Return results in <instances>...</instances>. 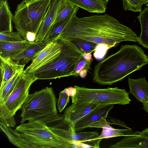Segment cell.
<instances>
[{
  "instance_id": "obj_10",
  "label": "cell",
  "mask_w": 148,
  "mask_h": 148,
  "mask_svg": "<svg viewBox=\"0 0 148 148\" xmlns=\"http://www.w3.org/2000/svg\"><path fill=\"white\" fill-rule=\"evenodd\" d=\"M110 148H148V127L141 132L130 129L123 139L109 147Z\"/></svg>"
},
{
  "instance_id": "obj_4",
  "label": "cell",
  "mask_w": 148,
  "mask_h": 148,
  "mask_svg": "<svg viewBox=\"0 0 148 148\" xmlns=\"http://www.w3.org/2000/svg\"><path fill=\"white\" fill-rule=\"evenodd\" d=\"M13 130L27 148H77L73 142L58 135L40 120L21 123Z\"/></svg>"
},
{
  "instance_id": "obj_25",
  "label": "cell",
  "mask_w": 148,
  "mask_h": 148,
  "mask_svg": "<svg viewBox=\"0 0 148 148\" xmlns=\"http://www.w3.org/2000/svg\"><path fill=\"white\" fill-rule=\"evenodd\" d=\"M77 6L69 0H60L54 23L64 19Z\"/></svg>"
},
{
  "instance_id": "obj_6",
  "label": "cell",
  "mask_w": 148,
  "mask_h": 148,
  "mask_svg": "<svg viewBox=\"0 0 148 148\" xmlns=\"http://www.w3.org/2000/svg\"><path fill=\"white\" fill-rule=\"evenodd\" d=\"M56 102L57 99L51 87H47L29 94L21 109V123L57 114Z\"/></svg>"
},
{
  "instance_id": "obj_31",
  "label": "cell",
  "mask_w": 148,
  "mask_h": 148,
  "mask_svg": "<svg viewBox=\"0 0 148 148\" xmlns=\"http://www.w3.org/2000/svg\"><path fill=\"white\" fill-rule=\"evenodd\" d=\"M92 60H88L82 58L78 63L75 70L72 75L78 76L80 71L83 70H88L90 67Z\"/></svg>"
},
{
  "instance_id": "obj_34",
  "label": "cell",
  "mask_w": 148,
  "mask_h": 148,
  "mask_svg": "<svg viewBox=\"0 0 148 148\" xmlns=\"http://www.w3.org/2000/svg\"><path fill=\"white\" fill-rule=\"evenodd\" d=\"M88 71L86 70H83L80 72L79 75L82 78H84L87 74Z\"/></svg>"
},
{
  "instance_id": "obj_3",
  "label": "cell",
  "mask_w": 148,
  "mask_h": 148,
  "mask_svg": "<svg viewBox=\"0 0 148 148\" xmlns=\"http://www.w3.org/2000/svg\"><path fill=\"white\" fill-rule=\"evenodd\" d=\"M60 38L62 47L58 56L37 69L23 74L36 80L56 79L72 75L84 53L72 41Z\"/></svg>"
},
{
  "instance_id": "obj_11",
  "label": "cell",
  "mask_w": 148,
  "mask_h": 148,
  "mask_svg": "<svg viewBox=\"0 0 148 148\" xmlns=\"http://www.w3.org/2000/svg\"><path fill=\"white\" fill-rule=\"evenodd\" d=\"M114 105L111 104L100 106L91 111L74 124L75 132L80 131L102 119L106 118Z\"/></svg>"
},
{
  "instance_id": "obj_19",
  "label": "cell",
  "mask_w": 148,
  "mask_h": 148,
  "mask_svg": "<svg viewBox=\"0 0 148 148\" xmlns=\"http://www.w3.org/2000/svg\"><path fill=\"white\" fill-rule=\"evenodd\" d=\"M106 118L102 119L91 125L89 127H99L102 129V132L97 139L102 140L104 138H110L124 136L125 134L131 128L128 129H115L110 125V123L108 122Z\"/></svg>"
},
{
  "instance_id": "obj_5",
  "label": "cell",
  "mask_w": 148,
  "mask_h": 148,
  "mask_svg": "<svg viewBox=\"0 0 148 148\" xmlns=\"http://www.w3.org/2000/svg\"><path fill=\"white\" fill-rule=\"evenodd\" d=\"M51 0H23L17 6L12 21L15 27L26 40L28 32L37 35Z\"/></svg>"
},
{
  "instance_id": "obj_24",
  "label": "cell",
  "mask_w": 148,
  "mask_h": 148,
  "mask_svg": "<svg viewBox=\"0 0 148 148\" xmlns=\"http://www.w3.org/2000/svg\"><path fill=\"white\" fill-rule=\"evenodd\" d=\"M24 70L18 72L8 81L3 88L0 91V106L6 100L9 96L13 91L19 80Z\"/></svg>"
},
{
  "instance_id": "obj_32",
  "label": "cell",
  "mask_w": 148,
  "mask_h": 148,
  "mask_svg": "<svg viewBox=\"0 0 148 148\" xmlns=\"http://www.w3.org/2000/svg\"><path fill=\"white\" fill-rule=\"evenodd\" d=\"M110 48L104 44H97L94 50L93 56L97 60L102 59L105 55L107 51Z\"/></svg>"
},
{
  "instance_id": "obj_13",
  "label": "cell",
  "mask_w": 148,
  "mask_h": 148,
  "mask_svg": "<svg viewBox=\"0 0 148 148\" xmlns=\"http://www.w3.org/2000/svg\"><path fill=\"white\" fill-rule=\"evenodd\" d=\"M60 0H51L46 14L37 34L35 41H44L54 23Z\"/></svg>"
},
{
  "instance_id": "obj_14",
  "label": "cell",
  "mask_w": 148,
  "mask_h": 148,
  "mask_svg": "<svg viewBox=\"0 0 148 148\" xmlns=\"http://www.w3.org/2000/svg\"><path fill=\"white\" fill-rule=\"evenodd\" d=\"M47 44L44 41H35L20 53L8 59L15 64L25 65L32 60Z\"/></svg>"
},
{
  "instance_id": "obj_7",
  "label": "cell",
  "mask_w": 148,
  "mask_h": 148,
  "mask_svg": "<svg viewBox=\"0 0 148 148\" xmlns=\"http://www.w3.org/2000/svg\"><path fill=\"white\" fill-rule=\"evenodd\" d=\"M74 88L75 92L71 96L72 103L86 102L100 106L125 105L131 101L128 93L125 89L117 87L92 89L76 86Z\"/></svg>"
},
{
  "instance_id": "obj_18",
  "label": "cell",
  "mask_w": 148,
  "mask_h": 148,
  "mask_svg": "<svg viewBox=\"0 0 148 148\" xmlns=\"http://www.w3.org/2000/svg\"><path fill=\"white\" fill-rule=\"evenodd\" d=\"M33 42L26 40L13 42L0 41V57L9 59L20 53Z\"/></svg>"
},
{
  "instance_id": "obj_20",
  "label": "cell",
  "mask_w": 148,
  "mask_h": 148,
  "mask_svg": "<svg viewBox=\"0 0 148 148\" xmlns=\"http://www.w3.org/2000/svg\"><path fill=\"white\" fill-rule=\"evenodd\" d=\"M73 5L92 13L105 12L107 3L104 0H69Z\"/></svg>"
},
{
  "instance_id": "obj_1",
  "label": "cell",
  "mask_w": 148,
  "mask_h": 148,
  "mask_svg": "<svg viewBox=\"0 0 148 148\" xmlns=\"http://www.w3.org/2000/svg\"><path fill=\"white\" fill-rule=\"evenodd\" d=\"M58 38L104 44L110 48L124 41H138V37L131 29L107 14L82 18L75 15Z\"/></svg>"
},
{
  "instance_id": "obj_30",
  "label": "cell",
  "mask_w": 148,
  "mask_h": 148,
  "mask_svg": "<svg viewBox=\"0 0 148 148\" xmlns=\"http://www.w3.org/2000/svg\"><path fill=\"white\" fill-rule=\"evenodd\" d=\"M70 95L67 92L66 88L59 93L57 108L60 112H61L69 102Z\"/></svg>"
},
{
  "instance_id": "obj_16",
  "label": "cell",
  "mask_w": 148,
  "mask_h": 148,
  "mask_svg": "<svg viewBox=\"0 0 148 148\" xmlns=\"http://www.w3.org/2000/svg\"><path fill=\"white\" fill-rule=\"evenodd\" d=\"M0 62L1 91L18 72L24 69L25 65L15 64L0 57Z\"/></svg>"
},
{
  "instance_id": "obj_36",
  "label": "cell",
  "mask_w": 148,
  "mask_h": 148,
  "mask_svg": "<svg viewBox=\"0 0 148 148\" xmlns=\"http://www.w3.org/2000/svg\"><path fill=\"white\" fill-rule=\"evenodd\" d=\"M144 109L148 113V102L142 103Z\"/></svg>"
},
{
  "instance_id": "obj_35",
  "label": "cell",
  "mask_w": 148,
  "mask_h": 148,
  "mask_svg": "<svg viewBox=\"0 0 148 148\" xmlns=\"http://www.w3.org/2000/svg\"><path fill=\"white\" fill-rule=\"evenodd\" d=\"M83 57L86 59L93 60V59L92 58L91 53L84 54Z\"/></svg>"
},
{
  "instance_id": "obj_37",
  "label": "cell",
  "mask_w": 148,
  "mask_h": 148,
  "mask_svg": "<svg viewBox=\"0 0 148 148\" xmlns=\"http://www.w3.org/2000/svg\"><path fill=\"white\" fill-rule=\"evenodd\" d=\"M144 4H145L147 7H148V0H145Z\"/></svg>"
},
{
  "instance_id": "obj_12",
  "label": "cell",
  "mask_w": 148,
  "mask_h": 148,
  "mask_svg": "<svg viewBox=\"0 0 148 148\" xmlns=\"http://www.w3.org/2000/svg\"><path fill=\"white\" fill-rule=\"evenodd\" d=\"M100 106L92 103L82 102L72 103L65 110L64 115L65 119L74 124L79 119Z\"/></svg>"
},
{
  "instance_id": "obj_39",
  "label": "cell",
  "mask_w": 148,
  "mask_h": 148,
  "mask_svg": "<svg viewBox=\"0 0 148 148\" xmlns=\"http://www.w3.org/2000/svg\"><path fill=\"white\" fill-rule=\"evenodd\" d=\"M3 0H0V3H1Z\"/></svg>"
},
{
  "instance_id": "obj_21",
  "label": "cell",
  "mask_w": 148,
  "mask_h": 148,
  "mask_svg": "<svg viewBox=\"0 0 148 148\" xmlns=\"http://www.w3.org/2000/svg\"><path fill=\"white\" fill-rule=\"evenodd\" d=\"M79 8L77 6L64 19L54 23L51 26L44 42L48 44L56 40L62 31L76 15Z\"/></svg>"
},
{
  "instance_id": "obj_15",
  "label": "cell",
  "mask_w": 148,
  "mask_h": 148,
  "mask_svg": "<svg viewBox=\"0 0 148 148\" xmlns=\"http://www.w3.org/2000/svg\"><path fill=\"white\" fill-rule=\"evenodd\" d=\"M99 133L95 131L75 132L71 139L78 148H100L101 139H97Z\"/></svg>"
},
{
  "instance_id": "obj_27",
  "label": "cell",
  "mask_w": 148,
  "mask_h": 148,
  "mask_svg": "<svg viewBox=\"0 0 148 148\" xmlns=\"http://www.w3.org/2000/svg\"><path fill=\"white\" fill-rule=\"evenodd\" d=\"M122 1L125 11L140 12L142 11V7L145 2V0H122Z\"/></svg>"
},
{
  "instance_id": "obj_33",
  "label": "cell",
  "mask_w": 148,
  "mask_h": 148,
  "mask_svg": "<svg viewBox=\"0 0 148 148\" xmlns=\"http://www.w3.org/2000/svg\"><path fill=\"white\" fill-rule=\"evenodd\" d=\"M36 35L34 32H28L26 34L25 40L29 42H33L35 41Z\"/></svg>"
},
{
  "instance_id": "obj_17",
  "label": "cell",
  "mask_w": 148,
  "mask_h": 148,
  "mask_svg": "<svg viewBox=\"0 0 148 148\" xmlns=\"http://www.w3.org/2000/svg\"><path fill=\"white\" fill-rule=\"evenodd\" d=\"M129 92L142 103L148 102V83L145 77L134 79L128 77Z\"/></svg>"
},
{
  "instance_id": "obj_8",
  "label": "cell",
  "mask_w": 148,
  "mask_h": 148,
  "mask_svg": "<svg viewBox=\"0 0 148 148\" xmlns=\"http://www.w3.org/2000/svg\"><path fill=\"white\" fill-rule=\"evenodd\" d=\"M36 80L23 73L13 91L4 102L0 106V121L8 127H14L16 125L14 116L29 95V88Z\"/></svg>"
},
{
  "instance_id": "obj_28",
  "label": "cell",
  "mask_w": 148,
  "mask_h": 148,
  "mask_svg": "<svg viewBox=\"0 0 148 148\" xmlns=\"http://www.w3.org/2000/svg\"><path fill=\"white\" fill-rule=\"evenodd\" d=\"M84 54L91 53L95 50L97 45L90 41L81 40H75L72 41Z\"/></svg>"
},
{
  "instance_id": "obj_26",
  "label": "cell",
  "mask_w": 148,
  "mask_h": 148,
  "mask_svg": "<svg viewBox=\"0 0 148 148\" xmlns=\"http://www.w3.org/2000/svg\"><path fill=\"white\" fill-rule=\"evenodd\" d=\"M0 127L12 143L18 147L27 148L25 144L18 138L13 130L7 127L1 121Z\"/></svg>"
},
{
  "instance_id": "obj_2",
  "label": "cell",
  "mask_w": 148,
  "mask_h": 148,
  "mask_svg": "<svg viewBox=\"0 0 148 148\" xmlns=\"http://www.w3.org/2000/svg\"><path fill=\"white\" fill-rule=\"evenodd\" d=\"M148 64V56L141 48L122 45L118 51L95 65L93 81L101 85H112Z\"/></svg>"
},
{
  "instance_id": "obj_29",
  "label": "cell",
  "mask_w": 148,
  "mask_h": 148,
  "mask_svg": "<svg viewBox=\"0 0 148 148\" xmlns=\"http://www.w3.org/2000/svg\"><path fill=\"white\" fill-rule=\"evenodd\" d=\"M24 40L21 34L17 31L15 32L0 33V41L13 42Z\"/></svg>"
},
{
  "instance_id": "obj_23",
  "label": "cell",
  "mask_w": 148,
  "mask_h": 148,
  "mask_svg": "<svg viewBox=\"0 0 148 148\" xmlns=\"http://www.w3.org/2000/svg\"><path fill=\"white\" fill-rule=\"evenodd\" d=\"M141 26V33L138 37V42L148 49V8H145L137 17Z\"/></svg>"
},
{
  "instance_id": "obj_38",
  "label": "cell",
  "mask_w": 148,
  "mask_h": 148,
  "mask_svg": "<svg viewBox=\"0 0 148 148\" xmlns=\"http://www.w3.org/2000/svg\"><path fill=\"white\" fill-rule=\"evenodd\" d=\"M104 0L107 3H108V0Z\"/></svg>"
},
{
  "instance_id": "obj_22",
  "label": "cell",
  "mask_w": 148,
  "mask_h": 148,
  "mask_svg": "<svg viewBox=\"0 0 148 148\" xmlns=\"http://www.w3.org/2000/svg\"><path fill=\"white\" fill-rule=\"evenodd\" d=\"M13 16L8 0H3L0 3V33L12 32Z\"/></svg>"
},
{
  "instance_id": "obj_9",
  "label": "cell",
  "mask_w": 148,
  "mask_h": 148,
  "mask_svg": "<svg viewBox=\"0 0 148 148\" xmlns=\"http://www.w3.org/2000/svg\"><path fill=\"white\" fill-rule=\"evenodd\" d=\"M61 47L59 38L48 44L32 60L31 64L24 70L23 74L34 71L53 60L60 54Z\"/></svg>"
}]
</instances>
